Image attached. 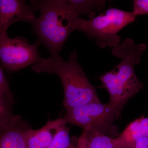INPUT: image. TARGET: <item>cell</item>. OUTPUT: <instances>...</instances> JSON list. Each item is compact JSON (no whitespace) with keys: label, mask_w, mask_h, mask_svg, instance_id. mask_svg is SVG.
I'll use <instances>...</instances> for the list:
<instances>
[{"label":"cell","mask_w":148,"mask_h":148,"mask_svg":"<svg viewBox=\"0 0 148 148\" xmlns=\"http://www.w3.org/2000/svg\"><path fill=\"white\" fill-rule=\"evenodd\" d=\"M132 12L135 16L148 14V0H135Z\"/></svg>","instance_id":"16"},{"label":"cell","mask_w":148,"mask_h":148,"mask_svg":"<svg viewBox=\"0 0 148 148\" xmlns=\"http://www.w3.org/2000/svg\"><path fill=\"white\" fill-rule=\"evenodd\" d=\"M147 48L146 44H137L130 38L112 48V54L121 61L99 78L102 87L108 92L110 102L124 106L143 88V82L136 75L135 67L140 64Z\"/></svg>","instance_id":"1"},{"label":"cell","mask_w":148,"mask_h":148,"mask_svg":"<svg viewBox=\"0 0 148 148\" xmlns=\"http://www.w3.org/2000/svg\"><path fill=\"white\" fill-rule=\"evenodd\" d=\"M133 148H148V137L143 136L139 138Z\"/></svg>","instance_id":"18"},{"label":"cell","mask_w":148,"mask_h":148,"mask_svg":"<svg viewBox=\"0 0 148 148\" xmlns=\"http://www.w3.org/2000/svg\"><path fill=\"white\" fill-rule=\"evenodd\" d=\"M75 148H89L86 138V132L84 130H83L82 134L79 138Z\"/></svg>","instance_id":"17"},{"label":"cell","mask_w":148,"mask_h":148,"mask_svg":"<svg viewBox=\"0 0 148 148\" xmlns=\"http://www.w3.org/2000/svg\"><path fill=\"white\" fill-rule=\"evenodd\" d=\"M76 145L70 138V129L64 125L59 130L48 148H75Z\"/></svg>","instance_id":"13"},{"label":"cell","mask_w":148,"mask_h":148,"mask_svg":"<svg viewBox=\"0 0 148 148\" xmlns=\"http://www.w3.org/2000/svg\"><path fill=\"white\" fill-rule=\"evenodd\" d=\"M123 107L110 102L90 103L67 109L63 118L66 124L107 135L109 132L115 131L114 123L119 118Z\"/></svg>","instance_id":"5"},{"label":"cell","mask_w":148,"mask_h":148,"mask_svg":"<svg viewBox=\"0 0 148 148\" xmlns=\"http://www.w3.org/2000/svg\"><path fill=\"white\" fill-rule=\"evenodd\" d=\"M40 43L39 40L29 44L24 37L10 38L7 33L0 34V60L3 67L14 72L36 64L41 58L38 51Z\"/></svg>","instance_id":"6"},{"label":"cell","mask_w":148,"mask_h":148,"mask_svg":"<svg viewBox=\"0 0 148 148\" xmlns=\"http://www.w3.org/2000/svg\"><path fill=\"white\" fill-rule=\"evenodd\" d=\"M70 7L78 16L87 15L90 19L97 16V13L106 7L104 0H67Z\"/></svg>","instance_id":"11"},{"label":"cell","mask_w":148,"mask_h":148,"mask_svg":"<svg viewBox=\"0 0 148 148\" xmlns=\"http://www.w3.org/2000/svg\"><path fill=\"white\" fill-rule=\"evenodd\" d=\"M0 93L5 95L12 100H14L13 93L11 90L10 87L3 69L0 66Z\"/></svg>","instance_id":"15"},{"label":"cell","mask_w":148,"mask_h":148,"mask_svg":"<svg viewBox=\"0 0 148 148\" xmlns=\"http://www.w3.org/2000/svg\"><path fill=\"white\" fill-rule=\"evenodd\" d=\"M31 129L29 123L17 115L0 126V148H27V137Z\"/></svg>","instance_id":"8"},{"label":"cell","mask_w":148,"mask_h":148,"mask_svg":"<svg viewBox=\"0 0 148 148\" xmlns=\"http://www.w3.org/2000/svg\"><path fill=\"white\" fill-rule=\"evenodd\" d=\"M35 11L40 12L32 23L33 32L51 56L60 55L64 44L73 32L75 20L80 16L70 7L67 0H32Z\"/></svg>","instance_id":"3"},{"label":"cell","mask_w":148,"mask_h":148,"mask_svg":"<svg viewBox=\"0 0 148 148\" xmlns=\"http://www.w3.org/2000/svg\"><path fill=\"white\" fill-rule=\"evenodd\" d=\"M136 17L132 12L110 8L92 19L78 17L74 21L73 29L95 40L101 48H113L120 43L119 32L134 22Z\"/></svg>","instance_id":"4"},{"label":"cell","mask_w":148,"mask_h":148,"mask_svg":"<svg viewBox=\"0 0 148 148\" xmlns=\"http://www.w3.org/2000/svg\"><path fill=\"white\" fill-rule=\"evenodd\" d=\"M143 136L148 137V117L143 116L130 123L117 138H113L114 148H133Z\"/></svg>","instance_id":"10"},{"label":"cell","mask_w":148,"mask_h":148,"mask_svg":"<svg viewBox=\"0 0 148 148\" xmlns=\"http://www.w3.org/2000/svg\"><path fill=\"white\" fill-rule=\"evenodd\" d=\"M84 130L89 148H114L113 138L92 130Z\"/></svg>","instance_id":"12"},{"label":"cell","mask_w":148,"mask_h":148,"mask_svg":"<svg viewBox=\"0 0 148 148\" xmlns=\"http://www.w3.org/2000/svg\"><path fill=\"white\" fill-rule=\"evenodd\" d=\"M66 125L63 118L49 121L38 130L31 129L28 134L27 148H48L62 126Z\"/></svg>","instance_id":"9"},{"label":"cell","mask_w":148,"mask_h":148,"mask_svg":"<svg viewBox=\"0 0 148 148\" xmlns=\"http://www.w3.org/2000/svg\"><path fill=\"white\" fill-rule=\"evenodd\" d=\"M32 69L35 73L54 74L59 77L64 88L63 105L66 110L89 103H101L95 88L78 62L76 50L70 53L66 61L60 55L41 58L32 66Z\"/></svg>","instance_id":"2"},{"label":"cell","mask_w":148,"mask_h":148,"mask_svg":"<svg viewBox=\"0 0 148 148\" xmlns=\"http://www.w3.org/2000/svg\"><path fill=\"white\" fill-rule=\"evenodd\" d=\"M35 12L24 0H0V34L7 33L10 26L15 22L32 24L36 18Z\"/></svg>","instance_id":"7"},{"label":"cell","mask_w":148,"mask_h":148,"mask_svg":"<svg viewBox=\"0 0 148 148\" xmlns=\"http://www.w3.org/2000/svg\"><path fill=\"white\" fill-rule=\"evenodd\" d=\"M14 100L0 93V126L13 119L16 115L13 113Z\"/></svg>","instance_id":"14"}]
</instances>
